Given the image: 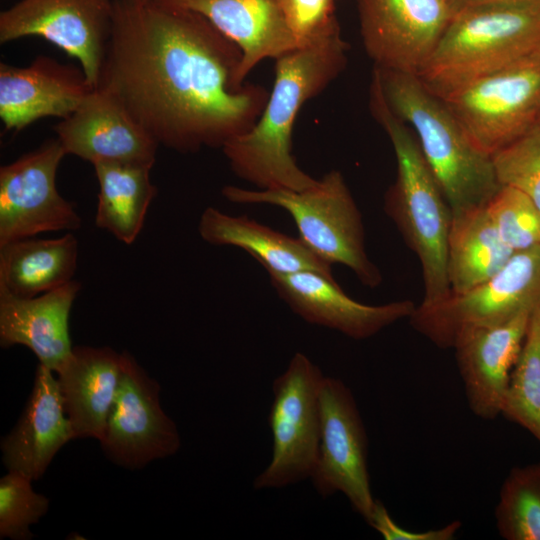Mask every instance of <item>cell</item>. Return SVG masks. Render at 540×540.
Instances as JSON below:
<instances>
[{"label": "cell", "instance_id": "obj_34", "mask_svg": "<svg viewBox=\"0 0 540 540\" xmlns=\"http://www.w3.org/2000/svg\"><path fill=\"white\" fill-rule=\"evenodd\" d=\"M488 1H513L540 6V0H450V3L453 8V12H455L463 7Z\"/></svg>", "mask_w": 540, "mask_h": 540}, {"label": "cell", "instance_id": "obj_5", "mask_svg": "<svg viewBox=\"0 0 540 540\" xmlns=\"http://www.w3.org/2000/svg\"><path fill=\"white\" fill-rule=\"evenodd\" d=\"M540 51V6L488 1L454 12L417 77L442 99Z\"/></svg>", "mask_w": 540, "mask_h": 540}, {"label": "cell", "instance_id": "obj_15", "mask_svg": "<svg viewBox=\"0 0 540 540\" xmlns=\"http://www.w3.org/2000/svg\"><path fill=\"white\" fill-rule=\"evenodd\" d=\"M66 154L101 162L153 166L159 144L109 91L94 88L55 127Z\"/></svg>", "mask_w": 540, "mask_h": 540}, {"label": "cell", "instance_id": "obj_3", "mask_svg": "<svg viewBox=\"0 0 540 540\" xmlns=\"http://www.w3.org/2000/svg\"><path fill=\"white\" fill-rule=\"evenodd\" d=\"M370 109L388 135L396 159V180L385 195V212L420 262L424 296L419 305L440 303L452 294L447 272L451 209L417 138L390 109L374 75Z\"/></svg>", "mask_w": 540, "mask_h": 540}, {"label": "cell", "instance_id": "obj_10", "mask_svg": "<svg viewBox=\"0 0 540 540\" xmlns=\"http://www.w3.org/2000/svg\"><path fill=\"white\" fill-rule=\"evenodd\" d=\"M320 442L311 479L322 497L343 493L368 523L376 499L368 471V438L355 398L343 381L324 376L319 394Z\"/></svg>", "mask_w": 540, "mask_h": 540}, {"label": "cell", "instance_id": "obj_35", "mask_svg": "<svg viewBox=\"0 0 540 540\" xmlns=\"http://www.w3.org/2000/svg\"><path fill=\"white\" fill-rule=\"evenodd\" d=\"M140 1H148V0H140Z\"/></svg>", "mask_w": 540, "mask_h": 540}, {"label": "cell", "instance_id": "obj_11", "mask_svg": "<svg viewBox=\"0 0 540 540\" xmlns=\"http://www.w3.org/2000/svg\"><path fill=\"white\" fill-rule=\"evenodd\" d=\"M66 155L59 140L0 168V246L40 233L74 231L81 218L56 187V174Z\"/></svg>", "mask_w": 540, "mask_h": 540}, {"label": "cell", "instance_id": "obj_29", "mask_svg": "<svg viewBox=\"0 0 540 540\" xmlns=\"http://www.w3.org/2000/svg\"><path fill=\"white\" fill-rule=\"evenodd\" d=\"M486 210L500 238L513 252L540 246V209L527 195L501 186Z\"/></svg>", "mask_w": 540, "mask_h": 540}, {"label": "cell", "instance_id": "obj_20", "mask_svg": "<svg viewBox=\"0 0 540 540\" xmlns=\"http://www.w3.org/2000/svg\"><path fill=\"white\" fill-rule=\"evenodd\" d=\"M74 438L57 377L39 363L26 407L1 442L3 463L8 471L38 480L56 453Z\"/></svg>", "mask_w": 540, "mask_h": 540}, {"label": "cell", "instance_id": "obj_8", "mask_svg": "<svg viewBox=\"0 0 540 540\" xmlns=\"http://www.w3.org/2000/svg\"><path fill=\"white\" fill-rule=\"evenodd\" d=\"M441 100L473 143L492 156L540 121V51Z\"/></svg>", "mask_w": 540, "mask_h": 540}, {"label": "cell", "instance_id": "obj_2", "mask_svg": "<svg viewBox=\"0 0 540 540\" xmlns=\"http://www.w3.org/2000/svg\"><path fill=\"white\" fill-rule=\"evenodd\" d=\"M347 49L337 25L276 59L273 88L258 121L222 147L236 176L260 190L302 191L316 185L318 180L292 154L293 127L302 106L343 71Z\"/></svg>", "mask_w": 540, "mask_h": 540}, {"label": "cell", "instance_id": "obj_32", "mask_svg": "<svg viewBox=\"0 0 540 540\" xmlns=\"http://www.w3.org/2000/svg\"><path fill=\"white\" fill-rule=\"evenodd\" d=\"M335 3L336 0H281L288 26L301 47L339 25L334 15Z\"/></svg>", "mask_w": 540, "mask_h": 540}, {"label": "cell", "instance_id": "obj_12", "mask_svg": "<svg viewBox=\"0 0 540 540\" xmlns=\"http://www.w3.org/2000/svg\"><path fill=\"white\" fill-rule=\"evenodd\" d=\"M116 0H20L0 14L2 44L37 36L76 58L97 87Z\"/></svg>", "mask_w": 540, "mask_h": 540}, {"label": "cell", "instance_id": "obj_13", "mask_svg": "<svg viewBox=\"0 0 540 540\" xmlns=\"http://www.w3.org/2000/svg\"><path fill=\"white\" fill-rule=\"evenodd\" d=\"M357 8L375 67L416 76L454 14L450 0H357Z\"/></svg>", "mask_w": 540, "mask_h": 540}, {"label": "cell", "instance_id": "obj_17", "mask_svg": "<svg viewBox=\"0 0 540 540\" xmlns=\"http://www.w3.org/2000/svg\"><path fill=\"white\" fill-rule=\"evenodd\" d=\"M532 313L497 325L466 329L455 338L452 349L469 409L476 417L494 420L501 415Z\"/></svg>", "mask_w": 540, "mask_h": 540}, {"label": "cell", "instance_id": "obj_28", "mask_svg": "<svg viewBox=\"0 0 540 540\" xmlns=\"http://www.w3.org/2000/svg\"><path fill=\"white\" fill-rule=\"evenodd\" d=\"M501 416L525 428L540 443V307L531 315Z\"/></svg>", "mask_w": 540, "mask_h": 540}, {"label": "cell", "instance_id": "obj_7", "mask_svg": "<svg viewBox=\"0 0 540 540\" xmlns=\"http://www.w3.org/2000/svg\"><path fill=\"white\" fill-rule=\"evenodd\" d=\"M540 307V246L515 252L491 278L431 306L416 305L412 327L439 348H452L457 335L497 325Z\"/></svg>", "mask_w": 540, "mask_h": 540}, {"label": "cell", "instance_id": "obj_27", "mask_svg": "<svg viewBox=\"0 0 540 540\" xmlns=\"http://www.w3.org/2000/svg\"><path fill=\"white\" fill-rule=\"evenodd\" d=\"M505 540H540V462L513 467L504 479L494 510Z\"/></svg>", "mask_w": 540, "mask_h": 540}, {"label": "cell", "instance_id": "obj_23", "mask_svg": "<svg viewBox=\"0 0 540 540\" xmlns=\"http://www.w3.org/2000/svg\"><path fill=\"white\" fill-rule=\"evenodd\" d=\"M198 231L211 245L233 246L246 251L266 272L314 271L335 280L332 265L316 255L299 237L278 232L247 216H232L208 207L200 217Z\"/></svg>", "mask_w": 540, "mask_h": 540}, {"label": "cell", "instance_id": "obj_30", "mask_svg": "<svg viewBox=\"0 0 540 540\" xmlns=\"http://www.w3.org/2000/svg\"><path fill=\"white\" fill-rule=\"evenodd\" d=\"M32 480L25 475L8 471L0 479V538L29 540L30 526L44 516L49 500L36 493Z\"/></svg>", "mask_w": 540, "mask_h": 540}, {"label": "cell", "instance_id": "obj_14", "mask_svg": "<svg viewBox=\"0 0 540 540\" xmlns=\"http://www.w3.org/2000/svg\"><path fill=\"white\" fill-rule=\"evenodd\" d=\"M122 354L120 383L100 443L113 462L137 469L174 455L181 440L176 425L161 408L159 384L128 352Z\"/></svg>", "mask_w": 540, "mask_h": 540}, {"label": "cell", "instance_id": "obj_24", "mask_svg": "<svg viewBox=\"0 0 540 540\" xmlns=\"http://www.w3.org/2000/svg\"><path fill=\"white\" fill-rule=\"evenodd\" d=\"M78 241L61 237L15 240L0 246V293L33 298L72 281L77 268Z\"/></svg>", "mask_w": 540, "mask_h": 540}, {"label": "cell", "instance_id": "obj_16", "mask_svg": "<svg viewBox=\"0 0 540 540\" xmlns=\"http://www.w3.org/2000/svg\"><path fill=\"white\" fill-rule=\"evenodd\" d=\"M270 283L289 308L308 323L363 340L408 318L416 305L411 300L368 305L349 297L336 280L314 271H267Z\"/></svg>", "mask_w": 540, "mask_h": 540}, {"label": "cell", "instance_id": "obj_22", "mask_svg": "<svg viewBox=\"0 0 540 540\" xmlns=\"http://www.w3.org/2000/svg\"><path fill=\"white\" fill-rule=\"evenodd\" d=\"M122 367L123 354L109 347L76 346L56 370L75 438L103 439Z\"/></svg>", "mask_w": 540, "mask_h": 540}, {"label": "cell", "instance_id": "obj_33", "mask_svg": "<svg viewBox=\"0 0 540 540\" xmlns=\"http://www.w3.org/2000/svg\"><path fill=\"white\" fill-rule=\"evenodd\" d=\"M368 524L385 540H453L462 527L460 520H453L441 528L411 531L399 526L377 499Z\"/></svg>", "mask_w": 540, "mask_h": 540}, {"label": "cell", "instance_id": "obj_31", "mask_svg": "<svg viewBox=\"0 0 540 540\" xmlns=\"http://www.w3.org/2000/svg\"><path fill=\"white\" fill-rule=\"evenodd\" d=\"M492 162L501 186L521 191L540 209V121L494 153Z\"/></svg>", "mask_w": 540, "mask_h": 540}, {"label": "cell", "instance_id": "obj_1", "mask_svg": "<svg viewBox=\"0 0 540 540\" xmlns=\"http://www.w3.org/2000/svg\"><path fill=\"white\" fill-rule=\"evenodd\" d=\"M241 49L202 15L156 0H116L97 87L159 144L222 148L249 132L269 97L239 77Z\"/></svg>", "mask_w": 540, "mask_h": 540}, {"label": "cell", "instance_id": "obj_21", "mask_svg": "<svg viewBox=\"0 0 540 540\" xmlns=\"http://www.w3.org/2000/svg\"><path fill=\"white\" fill-rule=\"evenodd\" d=\"M80 289L72 280L33 298L0 293L1 346H26L40 364L56 372L73 350L69 316Z\"/></svg>", "mask_w": 540, "mask_h": 540}, {"label": "cell", "instance_id": "obj_19", "mask_svg": "<svg viewBox=\"0 0 540 540\" xmlns=\"http://www.w3.org/2000/svg\"><path fill=\"white\" fill-rule=\"evenodd\" d=\"M202 15L242 51L239 77L255 66L301 47L286 21L281 0H156Z\"/></svg>", "mask_w": 540, "mask_h": 540}, {"label": "cell", "instance_id": "obj_18", "mask_svg": "<svg viewBox=\"0 0 540 540\" xmlns=\"http://www.w3.org/2000/svg\"><path fill=\"white\" fill-rule=\"evenodd\" d=\"M94 89L82 69L38 56L26 67L0 64V118L19 131L44 117L66 118Z\"/></svg>", "mask_w": 540, "mask_h": 540}, {"label": "cell", "instance_id": "obj_26", "mask_svg": "<svg viewBox=\"0 0 540 540\" xmlns=\"http://www.w3.org/2000/svg\"><path fill=\"white\" fill-rule=\"evenodd\" d=\"M93 166L99 184L96 226L130 245L141 232L157 194L150 180L153 166L114 162Z\"/></svg>", "mask_w": 540, "mask_h": 540}, {"label": "cell", "instance_id": "obj_9", "mask_svg": "<svg viewBox=\"0 0 540 540\" xmlns=\"http://www.w3.org/2000/svg\"><path fill=\"white\" fill-rule=\"evenodd\" d=\"M324 375L303 353L273 382L268 415L272 457L254 479L255 489L282 488L311 478L320 442V387Z\"/></svg>", "mask_w": 540, "mask_h": 540}, {"label": "cell", "instance_id": "obj_4", "mask_svg": "<svg viewBox=\"0 0 540 540\" xmlns=\"http://www.w3.org/2000/svg\"><path fill=\"white\" fill-rule=\"evenodd\" d=\"M390 109L408 123L451 212L484 207L501 188L492 156L480 150L447 108L413 74L375 67Z\"/></svg>", "mask_w": 540, "mask_h": 540}, {"label": "cell", "instance_id": "obj_25", "mask_svg": "<svg viewBox=\"0 0 540 540\" xmlns=\"http://www.w3.org/2000/svg\"><path fill=\"white\" fill-rule=\"evenodd\" d=\"M514 253L500 238L486 206L452 213L447 272L453 294L491 278Z\"/></svg>", "mask_w": 540, "mask_h": 540}, {"label": "cell", "instance_id": "obj_6", "mask_svg": "<svg viewBox=\"0 0 540 540\" xmlns=\"http://www.w3.org/2000/svg\"><path fill=\"white\" fill-rule=\"evenodd\" d=\"M222 195L237 204H266L285 210L294 220L299 238L329 264L349 268L366 287L382 282L369 258L361 213L340 171L331 170L311 188L250 190L228 185Z\"/></svg>", "mask_w": 540, "mask_h": 540}]
</instances>
